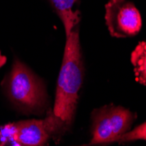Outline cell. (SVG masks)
Returning a JSON list of instances; mask_svg holds the SVG:
<instances>
[{"label":"cell","instance_id":"obj_1","mask_svg":"<svg viewBox=\"0 0 146 146\" xmlns=\"http://www.w3.org/2000/svg\"><path fill=\"white\" fill-rule=\"evenodd\" d=\"M66 38L52 112L68 128L74 116L79 92L83 82L84 69L79 28L66 36Z\"/></svg>","mask_w":146,"mask_h":146},{"label":"cell","instance_id":"obj_2","mask_svg":"<svg viewBox=\"0 0 146 146\" xmlns=\"http://www.w3.org/2000/svg\"><path fill=\"white\" fill-rule=\"evenodd\" d=\"M5 89L10 101L24 113H39L45 108L46 94L42 81L18 59L12 65Z\"/></svg>","mask_w":146,"mask_h":146},{"label":"cell","instance_id":"obj_3","mask_svg":"<svg viewBox=\"0 0 146 146\" xmlns=\"http://www.w3.org/2000/svg\"><path fill=\"white\" fill-rule=\"evenodd\" d=\"M67 129L60 119L50 111L44 119H30L5 126L0 132V141L3 145L41 146Z\"/></svg>","mask_w":146,"mask_h":146},{"label":"cell","instance_id":"obj_4","mask_svg":"<svg viewBox=\"0 0 146 146\" xmlns=\"http://www.w3.org/2000/svg\"><path fill=\"white\" fill-rule=\"evenodd\" d=\"M136 114L121 106L106 105L92 112V140L90 144L117 142L129 131Z\"/></svg>","mask_w":146,"mask_h":146},{"label":"cell","instance_id":"obj_5","mask_svg":"<svg viewBox=\"0 0 146 146\" xmlns=\"http://www.w3.org/2000/svg\"><path fill=\"white\" fill-rule=\"evenodd\" d=\"M105 10L106 25L113 37H131L141 30V15L133 3L128 0H110Z\"/></svg>","mask_w":146,"mask_h":146},{"label":"cell","instance_id":"obj_6","mask_svg":"<svg viewBox=\"0 0 146 146\" xmlns=\"http://www.w3.org/2000/svg\"><path fill=\"white\" fill-rule=\"evenodd\" d=\"M52 9L60 19L66 36L79 28L81 21L80 0H48Z\"/></svg>","mask_w":146,"mask_h":146},{"label":"cell","instance_id":"obj_7","mask_svg":"<svg viewBox=\"0 0 146 146\" xmlns=\"http://www.w3.org/2000/svg\"><path fill=\"white\" fill-rule=\"evenodd\" d=\"M131 63L134 67L137 82L146 85V41L140 42L132 52Z\"/></svg>","mask_w":146,"mask_h":146},{"label":"cell","instance_id":"obj_8","mask_svg":"<svg viewBox=\"0 0 146 146\" xmlns=\"http://www.w3.org/2000/svg\"><path fill=\"white\" fill-rule=\"evenodd\" d=\"M135 140H146V123L135 128L133 130H129L123 135L117 142L125 143Z\"/></svg>","mask_w":146,"mask_h":146},{"label":"cell","instance_id":"obj_9","mask_svg":"<svg viewBox=\"0 0 146 146\" xmlns=\"http://www.w3.org/2000/svg\"><path fill=\"white\" fill-rule=\"evenodd\" d=\"M5 62H6V57L5 55H3L1 51H0V68L5 64Z\"/></svg>","mask_w":146,"mask_h":146},{"label":"cell","instance_id":"obj_10","mask_svg":"<svg viewBox=\"0 0 146 146\" xmlns=\"http://www.w3.org/2000/svg\"><path fill=\"white\" fill-rule=\"evenodd\" d=\"M2 145H3V144H2V142L0 141V146H2Z\"/></svg>","mask_w":146,"mask_h":146}]
</instances>
